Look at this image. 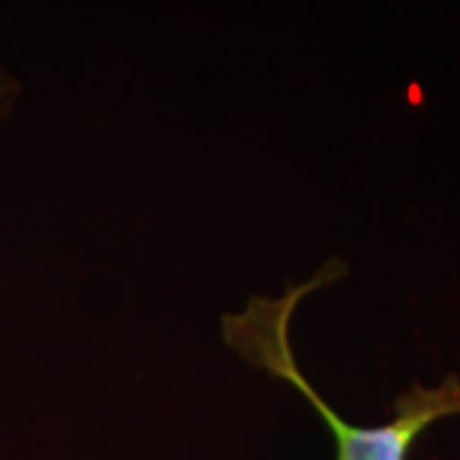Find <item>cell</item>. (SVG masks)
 Instances as JSON below:
<instances>
[{
    "instance_id": "obj_1",
    "label": "cell",
    "mask_w": 460,
    "mask_h": 460,
    "mask_svg": "<svg viewBox=\"0 0 460 460\" xmlns=\"http://www.w3.org/2000/svg\"><path fill=\"white\" fill-rule=\"evenodd\" d=\"M335 269L338 263H330L320 274H314V279L289 287L284 295L253 296L241 313L226 314V343L251 366L295 386L320 411L335 440V460H407L411 445L429 425L447 417H460V378H445L438 386L414 384L396 399L392 420L376 428H363L343 420L299 371L289 338L292 314L299 302L314 289L338 279Z\"/></svg>"
}]
</instances>
